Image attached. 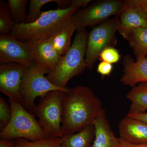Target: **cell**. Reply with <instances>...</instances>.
I'll use <instances>...</instances> for the list:
<instances>
[{"label":"cell","instance_id":"1","mask_svg":"<svg viewBox=\"0 0 147 147\" xmlns=\"http://www.w3.org/2000/svg\"><path fill=\"white\" fill-rule=\"evenodd\" d=\"M103 109L101 101L90 87L77 86L69 88L64 100L63 135L76 133L93 125Z\"/></svg>","mask_w":147,"mask_h":147},{"label":"cell","instance_id":"2","mask_svg":"<svg viewBox=\"0 0 147 147\" xmlns=\"http://www.w3.org/2000/svg\"><path fill=\"white\" fill-rule=\"evenodd\" d=\"M79 9L70 6L63 9L42 11L39 18L32 23L15 24L11 34L25 42L49 39L71 22L72 16Z\"/></svg>","mask_w":147,"mask_h":147},{"label":"cell","instance_id":"3","mask_svg":"<svg viewBox=\"0 0 147 147\" xmlns=\"http://www.w3.org/2000/svg\"><path fill=\"white\" fill-rule=\"evenodd\" d=\"M76 32L70 49L47 76L52 84L61 88H67L70 79L82 74L87 69L86 56L88 34L86 29Z\"/></svg>","mask_w":147,"mask_h":147},{"label":"cell","instance_id":"4","mask_svg":"<svg viewBox=\"0 0 147 147\" xmlns=\"http://www.w3.org/2000/svg\"><path fill=\"white\" fill-rule=\"evenodd\" d=\"M11 117L9 123L1 131V139H24L34 142L48 138L33 113L21 103L9 101Z\"/></svg>","mask_w":147,"mask_h":147},{"label":"cell","instance_id":"5","mask_svg":"<svg viewBox=\"0 0 147 147\" xmlns=\"http://www.w3.org/2000/svg\"><path fill=\"white\" fill-rule=\"evenodd\" d=\"M65 92L54 90L50 92L36 105L33 114L44 129L48 138H61L63 102Z\"/></svg>","mask_w":147,"mask_h":147},{"label":"cell","instance_id":"6","mask_svg":"<svg viewBox=\"0 0 147 147\" xmlns=\"http://www.w3.org/2000/svg\"><path fill=\"white\" fill-rule=\"evenodd\" d=\"M120 27L119 16H118L110 18L92 29L88 36L87 42L86 56L87 69H92L104 49L117 45L115 34Z\"/></svg>","mask_w":147,"mask_h":147},{"label":"cell","instance_id":"7","mask_svg":"<svg viewBox=\"0 0 147 147\" xmlns=\"http://www.w3.org/2000/svg\"><path fill=\"white\" fill-rule=\"evenodd\" d=\"M126 7L125 1H96L76 12L71 21L76 26V31L86 29L102 24L111 17L119 16Z\"/></svg>","mask_w":147,"mask_h":147},{"label":"cell","instance_id":"8","mask_svg":"<svg viewBox=\"0 0 147 147\" xmlns=\"http://www.w3.org/2000/svg\"><path fill=\"white\" fill-rule=\"evenodd\" d=\"M47 74L36 64L28 69L22 86L23 101L21 104L29 113L33 114L36 105L35 100L38 97H45L50 92L54 90L67 92L69 88L63 89L52 84L45 74Z\"/></svg>","mask_w":147,"mask_h":147},{"label":"cell","instance_id":"9","mask_svg":"<svg viewBox=\"0 0 147 147\" xmlns=\"http://www.w3.org/2000/svg\"><path fill=\"white\" fill-rule=\"evenodd\" d=\"M28 69L15 63L0 64V91L9 101L22 103L21 86Z\"/></svg>","mask_w":147,"mask_h":147},{"label":"cell","instance_id":"10","mask_svg":"<svg viewBox=\"0 0 147 147\" xmlns=\"http://www.w3.org/2000/svg\"><path fill=\"white\" fill-rule=\"evenodd\" d=\"M15 63L27 68L36 64L25 42L19 41L11 34L0 35V63Z\"/></svg>","mask_w":147,"mask_h":147},{"label":"cell","instance_id":"11","mask_svg":"<svg viewBox=\"0 0 147 147\" xmlns=\"http://www.w3.org/2000/svg\"><path fill=\"white\" fill-rule=\"evenodd\" d=\"M25 42L36 65L46 73L48 74L57 65L62 57L54 49L49 39Z\"/></svg>","mask_w":147,"mask_h":147},{"label":"cell","instance_id":"12","mask_svg":"<svg viewBox=\"0 0 147 147\" xmlns=\"http://www.w3.org/2000/svg\"><path fill=\"white\" fill-rule=\"evenodd\" d=\"M119 138L135 144H147V123L127 115L119 124Z\"/></svg>","mask_w":147,"mask_h":147},{"label":"cell","instance_id":"13","mask_svg":"<svg viewBox=\"0 0 147 147\" xmlns=\"http://www.w3.org/2000/svg\"><path fill=\"white\" fill-rule=\"evenodd\" d=\"M123 74L120 82L125 86H134L139 83L147 82V56L135 61L127 55L123 61Z\"/></svg>","mask_w":147,"mask_h":147},{"label":"cell","instance_id":"14","mask_svg":"<svg viewBox=\"0 0 147 147\" xmlns=\"http://www.w3.org/2000/svg\"><path fill=\"white\" fill-rule=\"evenodd\" d=\"M94 139L91 147H117L119 138L111 129L104 110L98 116L93 124Z\"/></svg>","mask_w":147,"mask_h":147},{"label":"cell","instance_id":"15","mask_svg":"<svg viewBox=\"0 0 147 147\" xmlns=\"http://www.w3.org/2000/svg\"><path fill=\"white\" fill-rule=\"evenodd\" d=\"M126 5L119 16V33L137 28H147V16L144 12L137 6Z\"/></svg>","mask_w":147,"mask_h":147},{"label":"cell","instance_id":"16","mask_svg":"<svg viewBox=\"0 0 147 147\" xmlns=\"http://www.w3.org/2000/svg\"><path fill=\"white\" fill-rule=\"evenodd\" d=\"M127 40L137 59L147 56V28L131 29L120 33Z\"/></svg>","mask_w":147,"mask_h":147},{"label":"cell","instance_id":"17","mask_svg":"<svg viewBox=\"0 0 147 147\" xmlns=\"http://www.w3.org/2000/svg\"><path fill=\"white\" fill-rule=\"evenodd\" d=\"M126 97L131 102L128 114L146 113L147 110V82H142L132 87Z\"/></svg>","mask_w":147,"mask_h":147},{"label":"cell","instance_id":"18","mask_svg":"<svg viewBox=\"0 0 147 147\" xmlns=\"http://www.w3.org/2000/svg\"><path fill=\"white\" fill-rule=\"evenodd\" d=\"M94 136V126L90 125L76 133L63 135L60 147H91Z\"/></svg>","mask_w":147,"mask_h":147},{"label":"cell","instance_id":"19","mask_svg":"<svg viewBox=\"0 0 147 147\" xmlns=\"http://www.w3.org/2000/svg\"><path fill=\"white\" fill-rule=\"evenodd\" d=\"M76 30V26L71 21L49 38L54 49L61 57L65 55L70 49L71 37Z\"/></svg>","mask_w":147,"mask_h":147},{"label":"cell","instance_id":"20","mask_svg":"<svg viewBox=\"0 0 147 147\" xmlns=\"http://www.w3.org/2000/svg\"><path fill=\"white\" fill-rule=\"evenodd\" d=\"M27 0H8L7 1L11 16L15 24L26 23L27 15L26 7Z\"/></svg>","mask_w":147,"mask_h":147},{"label":"cell","instance_id":"21","mask_svg":"<svg viewBox=\"0 0 147 147\" xmlns=\"http://www.w3.org/2000/svg\"><path fill=\"white\" fill-rule=\"evenodd\" d=\"M15 25L7 2L0 1V35L11 34Z\"/></svg>","mask_w":147,"mask_h":147},{"label":"cell","instance_id":"22","mask_svg":"<svg viewBox=\"0 0 147 147\" xmlns=\"http://www.w3.org/2000/svg\"><path fill=\"white\" fill-rule=\"evenodd\" d=\"M17 140L15 147H60L61 142V138H46L34 142L24 139Z\"/></svg>","mask_w":147,"mask_h":147},{"label":"cell","instance_id":"23","mask_svg":"<svg viewBox=\"0 0 147 147\" xmlns=\"http://www.w3.org/2000/svg\"><path fill=\"white\" fill-rule=\"evenodd\" d=\"M56 0H30L29 7V12L26 24H30L36 21L41 15L42 7L48 3L55 2Z\"/></svg>","mask_w":147,"mask_h":147},{"label":"cell","instance_id":"24","mask_svg":"<svg viewBox=\"0 0 147 147\" xmlns=\"http://www.w3.org/2000/svg\"><path fill=\"white\" fill-rule=\"evenodd\" d=\"M11 109L10 104L2 97H0V130L2 131L10 121Z\"/></svg>","mask_w":147,"mask_h":147},{"label":"cell","instance_id":"25","mask_svg":"<svg viewBox=\"0 0 147 147\" xmlns=\"http://www.w3.org/2000/svg\"><path fill=\"white\" fill-rule=\"evenodd\" d=\"M121 56L118 50L114 47L105 48L100 53L99 59L102 61L111 64L117 63L119 61Z\"/></svg>","mask_w":147,"mask_h":147},{"label":"cell","instance_id":"26","mask_svg":"<svg viewBox=\"0 0 147 147\" xmlns=\"http://www.w3.org/2000/svg\"><path fill=\"white\" fill-rule=\"evenodd\" d=\"M113 66L112 64L101 61L98 66L97 71L102 76H109L112 72Z\"/></svg>","mask_w":147,"mask_h":147},{"label":"cell","instance_id":"27","mask_svg":"<svg viewBox=\"0 0 147 147\" xmlns=\"http://www.w3.org/2000/svg\"><path fill=\"white\" fill-rule=\"evenodd\" d=\"M92 1H93L92 0H72L71 1L70 6L75 7L79 9L80 7L85 8L87 7Z\"/></svg>","mask_w":147,"mask_h":147},{"label":"cell","instance_id":"28","mask_svg":"<svg viewBox=\"0 0 147 147\" xmlns=\"http://www.w3.org/2000/svg\"><path fill=\"white\" fill-rule=\"evenodd\" d=\"M17 139H1L0 147H15L17 144Z\"/></svg>","mask_w":147,"mask_h":147},{"label":"cell","instance_id":"29","mask_svg":"<svg viewBox=\"0 0 147 147\" xmlns=\"http://www.w3.org/2000/svg\"><path fill=\"white\" fill-rule=\"evenodd\" d=\"M117 147H147V144H135L126 142L119 138V142Z\"/></svg>","mask_w":147,"mask_h":147},{"label":"cell","instance_id":"30","mask_svg":"<svg viewBox=\"0 0 147 147\" xmlns=\"http://www.w3.org/2000/svg\"><path fill=\"white\" fill-rule=\"evenodd\" d=\"M127 5H143L147 7V0H126Z\"/></svg>","mask_w":147,"mask_h":147},{"label":"cell","instance_id":"31","mask_svg":"<svg viewBox=\"0 0 147 147\" xmlns=\"http://www.w3.org/2000/svg\"><path fill=\"white\" fill-rule=\"evenodd\" d=\"M127 115L138 119L147 123V113H142V114H127Z\"/></svg>","mask_w":147,"mask_h":147},{"label":"cell","instance_id":"32","mask_svg":"<svg viewBox=\"0 0 147 147\" xmlns=\"http://www.w3.org/2000/svg\"><path fill=\"white\" fill-rule=\"evenodd\" d=\"M131 6H137L139 7V8L141 9L145 13V14L147 16V7L143 5H131Z\"/></svg>","mask_w":147,"mask_h":147}]
</instances>
